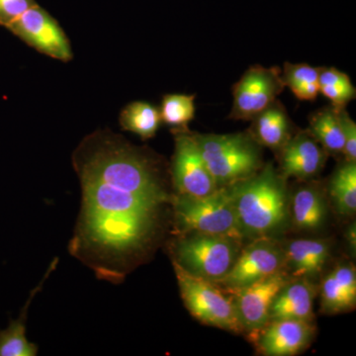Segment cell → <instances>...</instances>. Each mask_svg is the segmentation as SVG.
I'll list each match as a JSON object with an SVG mask.
<instances>
[{
    "label": "cell",
    "mask_w": 356,
    "mask_h": 356,
    "mask_svg": "<svg viewBox=\"0 0 356 356\" xmlns=\"http://www.w3.org/2000/svg\"><path fill=\"white\" fill-rule=\"evenodd\" d=\"M72 165L81 203L70 254L98 280L119 284L153 247L172 196L158 163L109 130L84 138Z\"/></svg>",
    "instance_id": "1"
},
{
    "label": "cell",
    "mask_w": 356,
    "mask_h": 356,
    "mask_svg": "<svg viewBox=\"0 0 356 356\" xmlns=\"http://www.w3.org/2000/svg\"><path fill=\"white\" fill-rule=\"evenodd\" d=\"M243 236L270 238L288 220L286 191L271 165L229 188Z\"/></svg>",
    "instance_id": "2"
},
{
    "label": "cell",
    "mask_w": 356,
    "mask_h": 356,
    "mask_svg": "<svg viewBox=\"0 0 356 356\" xmlns=\"http://www.w3.org/2000/svg\"><path fill=\"white\" fill-rule=\"evenodd\" d=\"M172 205L175 229L180 235L208 234L243 240L233 199L225 186L204 197L175 194Z\"/></svg>",
    "instance_id": "3"
},
{
    "label": "cell",
    "mask_w": 356,
    "mask_h": 356,
    "mask_svg": "<svg viewBox=\"0 0 356 356\" xmlns=\"http://www.w3.org/2000/svg\"><path fill=\"white\" fill-rule=\"evenodd\" d=\"M199 152L218 187L232 185L254 175L261 154L248 136L194 135Z\"/></svg>",
    "instance_id": "4"
},
{
    "label": "cell",
    "mask_w": 356,
    "mask_h": 356,
    "mask_svg": "<svg viewBox=\"0 0 356 356\" xmlns=\"http://www.w3.org/2000/svg\"><path fill=\"white\" fill-rule=\"evenodd\" d=\"M241 241L208 234H181L172 245V262L204 280L216 283L235 264Z\"/></svg>",
    "instance_id": "5"
},
{
    "label": "cell",
    "mask_w": 356,
    "mask_h": 356,
    "mask_svg": "<svg viewBox=\"0 0 356 356\" xmlns=\"http://www.w3.org/2000/svg\"><path fill=\"white\" fill-rule=\"evenodd\" d=\"M172 264L181 298L194 318L203 324L226 331L243 332L233 297H227L216 283L193 275Z\"/></svg>",
    "instance_id": "6"
},
{
    "label": "cell",
    "mask_w": 356,
    "mask_h": 356,
    "mask_svg": "<svg viewBox=\"0 0 356 356\" xmlns=\"http://www.w3.org/2000/svg\"><path fill=\"white\" fill-rule=\"evenodd\" d=\"M6 28L44 55L65 63L74 58L70 40L63 28L37 3L9 23Z\"/></svg>",
    "instance_id": "7"
},
{
    "label": "cell",
    "mask_w": 356,
    "mask_h": 356,
    "mask_svg": "<svg viewBox=\"0 0 356 356\" xmlns=\"http://www.w3.org/2000/svg\"><path fill=\"white\" fill-rule=\"evenodd\" d=\"M175 142L172 181L177 194L199 198L216 191L219 187L204 163L193 134L175 129Z\"/></svg>",
    "instance_id": "8"
},
{
    "label": "cell",
    "mask_w": 356,
    "mask_h": 356,
    "mask_svg": "<svg viewBox=\"0 0 356 356\" xmlns=\"http://www.w3.org/2000/svg\"><path fill=\"white\" fill-rule=\"evenodd\" d=\"M284 86L277 67H250L234 88L231 118L252 120L275 102Z\"/></svg>",
    "instance_id": "9"
},
{
    "label": "cell",
    "mask_w": 356,
    "mask_h": 356,
    "mask_svg": "<svg viewBox=\"0 0 356 356\" xmlns=\"http://www.w3.org/2000/svg\"><path fill=\"white\" fill-rule=\"evenodd\" d=\"M284 250L270 238H255L243 248L228 273L217 281L228 290L238 289L280 273L284 267Z\"/></svg>",
    "instance_id": "10"
},
{
    "label": "cell",
    "mask_w": 356,
    "mask_h": 356,
    "mask_svg": "<svg viewBox=\"0 0 356 356\" xmlns=\"http://www.w3.org/2000/svg\"><path fill=\"white\" fill-rule=\"evenodd\" d=\"M287 282L286 275L280 271L247 286L229 290L243 331L257 334L269 322L271 304Z\"/></svg>",
    "instance_id": "11"
},
{
    "label": "cell",
    "mask_w": 356,
    "mask_h": 356,
    "mask_svg": "<svg viewBox=\"0 0 356 356\" xmlns=\"http://www.w3.org/2000/svg\"><path fill=\"white\" fill-rule=\"evenodd\" d=\"M313 334L314 327L309 321L275 318L257 332V344L264 355H294L310 343Z\"/></svg>",
    "instance_id": "12"
},
{
    "label": "cell",
    "mask_w": 356,
    "mask_h": 356,
    "mask_svg": "<svg viewBox=\"0 0 356 356\" xmlns=\"http://www.w3.org/2000/svg\"><path fill=\"white\" fill-rule=\"evenodd\" d=\"M325 163V152L309 133H300L282 146L280 163L285 177L306 179L317 175Z\"/></svg>",
    "instance_id": "13"
},
{
    "label": "cell",
    "mask_w": 356,
    "mask_h": 356,
    "mask_svg": "<svg viewBox=\"0 0 356 356\" xmlns=\"http://www.w3.org/2000/svg\"><path fill=\"white\" fill-rule=\"evenodd\" d=\"M315 289L306 278L287 282L274 298L269 311V321L275 318L313 320Z\"/></svg>",
    "instance_id": "14"
},
{
    "label": "cell",
    "mask_w": 356,
    "mask_h": 356,
    "mask_svg": "<svg viewBox=\"0 0 356 356\" xmlns=\"http://www.w3.org/2000/svg\"><path fill=\"white\" fill-rule=\"evenodd\" d=\"M330 252L327 241L313 238L292 241L284 250V266L290 269L295 277L308 280L323 270Z\"/></svg>",
    "instance_id": "15"
},
{
    "label": "cell",
    "mask_w": 356,
    "mask_h": 356,
    "mask_svg": "<svg viewBox=\"0 0 356 356\" xmlns=\"http://www.w3.org/2000/svg\"><path fill=\"white\" fill-rule=\"evenodd\" d=\"M356 303L355 267L341 264L325 276L322 285V305L327 314L353 310Z\"/></svg>",
    "instance_id": "16"
},
{
    "label": "cell",
    "mask_w": 356,
    "mask_h": 356,
    "mask_svg": "<svg viewBox=\"0 0 356 356\" xmlns=\"http://www.w3.org/2000/svg\"><path fill=\"white\" fill-rule=\"evenodd\" d=\"M57 264L58 259H55L49 267V270L44 274L42 282H40L38 286L33 290L27 300V303L21 312L19 318L17 320L11 321L6 330L0 331V356H35L38 353V346L30 343L26 337L28 309L37 293L43 287L44 280L57 266Z\"/></svg>",
    "instance_id": "17"
},
{
    "label": "cell",
    "mask_w": 356,
    "mask_h": 356,
    "mask_svg": "<svg viewBox=\"0 0 356 356\" xmlns=\"http://www.w3.org/2000/svg\"><path fill=\"white\" fill-rule=\"evenodd\" d=\"M292 218L300 229L314 231L323 227L327 218V208L320 192L313 187H305L294 194Z\"/></svg>",
    "instance_id": "18"
},
{
    "label": "cell",
    "mask_w": 356,
    "mask_h": 356,
    "mask_svg": "<svg viewBox=\"0 0 356 356\" xmlns=\"http://www.w3.org/2000/svg\"><path fill=\"white\" fill-rule=\"evenodd\" d=\"M252 120L254 137L259 144L270 149H280L289 139V121L280 105L273 103Z\"/></svg>",
    "instance_id": "19"
},
{
    "label": "cell",
    "mask_w": 356,
    "mask_h": 356,
    "mask_svg": "<svg viewBox=\"0 0 356 356\" xmlns=\"http://www.w3.org/2000/svg\"><path fill=\"white\" fill-rule=\"evenodd\" d=\"M119 123L123 130L136 134L143 140L151 139L161 126V114L151 103L134 102L122 110Z\"/></svg>",
    "instance_id": "20"
},
{
    "label": "cell",
    "mask_w": 356,
    "mask_h": 356,
    "mask_svg": "<svg viewBox=\"0 0 356 356\" xmlns=\"http://www.w3.org/2000/svg\"><path fill=\"white\" fill-rule=\"evenodd\" d=\"M312 136L331 154H343L344 138L336 107L321 110L314 114L310 121Z\"/></svg>",
    "instance_id": "21"
},
{
    "label": "cell",
    "mask_w": 356,
    "mask_h": 356,
    "mask_svg": "<svg viewBox=\"0 0 356 356\" xmlns=\"http://www.w3.org/2000/svg\"><path fill=\"white\" fill-rule=\"evenodd\" d=\"M330 191L337 210L353 215L356 210V163L346 161L334 173Z\"/></svg>",
    "instance_id": "22"
},
{
    "label": "cell",
    "mask_w": 356,
    "mask_h": 356,
    "mask_svg": "<svg viewBox=\"0 0 356 356\" xmlns=\"http://www.w3.org/2000/svg\"><path fill=\"white\" fill-rule=\"evenodd\" d=\"M320 69L306 64L285 65L283 81L300 100H315L320 93Z\"/></svg>",
    "instance_id": "23"
},
{
    "label": "cell",
    "mask_w": 356,
    "mask_h": 356,
    "mask_svg": "<svg viewBox=\"0 0 356 356\" xmlns=\"http://www.w3.org/2000/svg\"><path fill=\"white\" fill-rule=\"evenodd\" d=\"M195 96L166 95L161 102V122L175 129H184L195 117Z\"/></svg>",
    "instance_id": "24"
},
{
    "label": "cell",
    "mask_w": 356,
    "mask_h": 356,
    "mask_svg": "<svg viewBox=\"0 0 356 356\" xmlns=\"http://www.w3.org/2000/svg\"><path fill=\"white\" fill-rule=\"evenodd\" d=\"M339 110V121L343 128L344 138V151L346 161L355 163L356 161V125L355 121L350 118V115L344 108Z\"/></svg>",
    "instance_id": "25"
},
{
    "label": "cell",
    "mask_w": 356,
    "mask_h": 356,
    "mask_svg": "<svg viewBox=\"0 0 356 356\" xmlns=\"http://www.w3.org/2000/svg\"><path fill=\"white\" fill-rule=\"evenodd\" d=\"M35 4V0H0V25L6 27Z\"/></svg>",
    "instance_id": "26"
},
{
    "label": "cell",
    "mask_w": 356,
    "mask_h": 356,
    "mask_svg": "<svg viewBox=\"0 0 356 356\" xmlns=\"http://www.w3.org/2000/svg\"><path fill=\"white\" fill-rule=\"evenodd\" d=\"M320 92L330 100L336 108H343L355 97V88L353 83L348 86H322Z\"/></svg>",
    "instance_id": "27"
},
{
    "label": "cell",
    "mask_w": 356,
    "mask_h": 356,
    "mask_svg": "<svg viewBox=\"0 0 356 356\" xmlns=\"http://www.w3.org/2000/svg\"><path fill=\"white\" fill-rule=\"evenodd\" d=\"M318 83H320V86H348L351 83V81L348 74L339 72L334 67H324V69H320Z\"/></svg>",
    "instance_id": "28"
},
{
    "label": "cell",
    "mask_w": 356,
    "mask_h": 356,
    "mask_svg": "<svg viewBox=\"0 0 356 356\" xmlns=\"http://www.w3.org/2000/svg\"><path fill=\"white\" fill-rule=\"evenodd\" d=\"M355 224H351L350 228L346 231V238H348V243H350L351 250L355 252L356 248V238H355Z\"/></svg>",
    "instance_id": "29"
}]
</instances>
